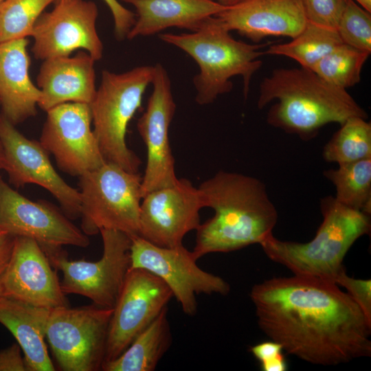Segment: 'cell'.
<instances>
[{
    "instance_id": "cell-16",
    "label": "cell",
    "mask_w": 371,
    "mask_h": 371,
    "mask_svg": "<svg viewBox=\"0 0 371 371\" xmlns=\"http://www.w3.org/2000/svg\"><path fill=\"white\" fill-rule=\"evenodd\" d=\"M0 231L36 241L41 248L87 247L89 238L53 204L33 201L9 186L0 175Z\"/></svg>"
},
{
    "instance_id": "cell-39",
    "label": "cell",
    "mask_w": 371,
    "mask_h": 371,
    "mask_svg": "<svg viewBox=\"0 0 371 371\" xmlns=\"http://www.w3.org/2000/svg\"><path fill=\"white\" fill-rule=\"evenodd\" d=\"M5 164V161L4 152H3L2 144L0 141V170H4Z\"/></svg>"
},
{
    "instance_id": "cell-7",
    "label": "cell",
    "mask_w": 371,
    "mask_h": 371,
    "mask_svg": "<svg viewBox=\"0 0 371 371\" xmlns=\"http://www.w3.org/2000/svg\"><path fill=\"white\" fill-rule=\"evenodd\" d=\"M79 177L81 230L102 229L139 236L142 176L110 162Z\"/></svg>"
},
{
    "instance_id": "cell-29",
    "label": "cell",
    "mask_w": 371,
    "mask_h": 371,
    "mask_svg": "<svg viewBox=\"0 0 371 371\" xmlns=\"http://www.w3.org/2000/svg\"><path fill=\"white\" fill-rule=\"evenodd\" d=\"M56 0H4L0 3V43L32 36L43 10Z\"/></svg>"
},
{
    "instance_id": "cell-14",
    "label": "cell",
    "mask_w": 371,
    "mask_h": 371,
    "mask_svg": "<svg viewBox=\"0 0 371 371\" xmlns=\"http://www.w3.org/2000/svg\"><path fill=\"white\" fill-rule=\"evenodd\" d=\"M153 67V89L146 111L137 124L147 152L146 168L142 177V197L153 190L172 186L178 179L169 140V128L176 111L171 81L161 63Z\"/></svg>"
},
{
    "instance_id": "cell-32",
    "label": "cell",
    "mask_w": 371,
    "mask_h": 371,
    "mask_svg": "<svg viewBox=\"0 0 371 371\" xmlns=\"http://www.w3.org/2000/svg\"><path fill=\"white\" fill-rule=\"evenodd\" d=\"M335 284L347 290L348 295L371 322V280L350 277L344 270L337 277Z\"/></svg>"
},
{
    "instance_id": "cell-9",
    "label": "cell",
    "mask_w": 371,
    "mask_h": 371,
    "mask_svg": "<svg viewBox=\"0 0 371 371\" xmlns=\"http://www.w3.org/2000/svg\"><path fill=\"white\" fill-rule=\"evenodd\" d=\"M112 313L95 304L49 309L45 338L61 370H102Z\"/></svg>"
},
{
    "instance_id": "cell-19",
    "label": "cell",
    "mask_w": 371,
    "mask_h": 371,
    "mask_svg": "<svg viewBox=\"0 0 371 371\" xmlns=\"http://www.w3.org/2000/svg\"><path fill=\"white\" fill-rule=\"evenodd\" d=\"M215 16L229 32L254 42L271 36L293 38L306 24L302 0H243Z\"/></svg>"
},
{
    "instance_id": "cell-38",
    "label": "cell",
    "mask_w": 371,
    "mask_h": 371,
    "mask_svg": "<svg viewBox=\"0 0 371 371\" xmlns=\"http://www.w3.org/2000/svg\"><path fill=\"white\" fill-rule=\"evenodd\" d=\"M242 1L243 0H217V2L224 6L229 7L236 5Z\"/></svg>"
},
{
    "instance_id": "cell-4",
    "label": "cell",
    "mask_w": 371,
    "mask_h": 371,
    "mask_svg": "<svg viewBox=\"0 0 371 371\" xmlns=\"http://www.w3.org/2000/svg\"><path fill=\"white\" fill-rule=\"evenodd\" d=\"M320 209L323 220L311 240H281L272 234L260 245L270 260L293 275L335 283L346 270L343 261L348 250L357 239L370 233V218L341 204L333 196L322 199Z\"/></svg>"
},
{
    "instance_id": "cell-37",
    "label": "cell",
    "mask_w": 371,
    "mask_h": 371,
    "mask_svg": "<svg viewBox=\"0 0 371 371\" xmlns=\"http://www.w3.org/2000/svg\"><path fill=\"white\" fill-rule=\"evenodd\" d=\"M362 8L371 12V0H354Z\"/></svg>"
},
{
    "instance_id": "cell-30",
    "label": "cell",
    "mask_w": 371,
    "mask_h": 371,
    "mask_svg": "<svg viewBox=\"0 0 371 371\" xmlns=\"http://www.w3.org/2000/svg\"><path fill=\"white\" fill-rule=\"evenodd\" d=\"M371 12L346 0L336 30L343 43L371 52Z\"/></svg>"
},
{
    "instance_id": "cell-21",
    "label": "cell",
    "mask_w": 371,
    "mask_h": 371,
    "mask_svg": "<svg viewBox=\"0 0 371 371\" xmlns=\"http://www.w3.org/2000/svg\"><path fill=\"white\" fill-rule=\"evenodd\" d=\"M26 38L0 43V106L16 125L34 116L41 91L29 76Z\"/></svg>"
},
{
    "instance_id": "cell-24",
    "label": "cell",
    "mask_w": 371,
    "mask_h": 371,
    "mask_svg": "<svg viewBox=\"0 0 371 371\" xmlns=\"http://www.w3.org/2000/svg\"><path fill=\"white\" fill-rule=\"evenodd\" d=\"M166 308L104 371H153L169 349L172 334Z\"/></svg>"
},
{
    "instance_id": "cell-28",
    "label": "cell",
    "mask_w": 371,
    "mask_h": 371,
    "mask_svg": "<svg viewBox=\"0 0 371 371\" xmlns=\"http://www.w3.org/2000/svg\"><path fill=\"white\" fill-rule=\"evenodd\" d=\"M370 54L341 43L319 60L312 71L326 82L346 90L360 81L362 68Z\"/></svg>"
},
{
    "instance_id": "cell-27",
    "label": "cell",
    "mask_w": 371,
    "mask_h": 371,
    "mask_svg": "<svg viewBox=\"0 0 371 371\" xmlns=\"http://www.w3.org/2000/svg\"><path fill=\"white\" fill-rule=\"evenodd\" d=\"M366 120L353 117L342 124L324 146V159L339 165L371 157V124Z\"/></svg>"
},
{
    "instance_id": "cell-2",
    "label": "cell",
    "mask_w": 371,
    "mask_h": 371,
    "mask_svg": "<svg viewBox=\"0 0 371 371\" xmlns=\"http://www.w3.org/2000/svg\"><path fill=\"white\" fill-rule=\"evenodd\" d=\"M198 188L204 207L212 208L214 214L196 229L192 251L197 260L260 245L273 234L278 212L258 179L221 170Z\"/></svg>"
},
{
    "instance_id": "cell-33",
    "label": "cell",
    "mask_w": 371,
    "mask_h": 371,
    "mask_svg": "<svg viewBox=\"0 0 371 371\" xmlns=\"http://www.w3.org/2000/svg\"><path fill=\"white\" fill-rule=\"evenodd\" d=\"M250 352L258 361L263 371H286L288 366L282 346L273 340L252 346Z\"/></svg>"
},
{
    "instance_id": "cell-26",
    "label": "cell",
    "mask_w": 371,
    "mask_h": 371,
    "mask_svg": "<svg viewBox=\"0 0 371 371\" xmlns=\"http://www.w3.org/2000/svg\"><path fill=\"white\" fill-rule=\"evenodd\" d=\"M324 176L335 186V199L341 204L368 215L371 213V157L341 164Z\"/></svg>"
},
{
    "instance_id": "cell-40",
    "label": "cell",
    "mask_w": 371,
    "mask_h": 371,
    "mask_svg": "<svg viewBox=\"0 0 371 371\" xmlns=\"http://www.w3.org/2000/svg\"><path fill=\"white\" fill-rule=\"evenodd\" d=\"M3 1H4V0H0V3L2 2Z\"/></svg>"
},
{
    "instance_id": "cell-1",
    "label": "cell",
    "mask_w": 371,
    "mask_h": 371,
    "mask_svg": "<svg viewBox=\"0 0 371 371\" xmlns=\"http://www.w3.org/2000/svg\"><path fill=\"white\" fill-rule=\"evenodd\" d=\"M249 296L261 330L289 355L321 366L371 355V322L335 283L273 278L254 284Z\"/></svg>"
},
{
    "instance_id": "cell-36",
    "label": "cell",
    "mask_w": 371,
    "mask_h": 371,
    "mask_svg": "<svg viewBox=\"0 0 371 371\" xmlns=\"http://www.w3.org/2000/svg\"><path fill=\"white\" fill-rule=\"evenodd\" d=\"M14 236L0 231V298L3 296V280L12 253Z\"/></svg>"
},
{
    "instance_id": "cell-20",
    "label": "cell",
    "mask_w": 371,
    "mask_h": 371,
    "mask_svg": "<svg viewBox=\"0 0 371 371\" xmlns=\"http://www.w3.org/2000/svg\"><path fill=\"white\" fill-rule=\"evenodd\" d=\"M95 60L81 51L74 56L44 60L37 76L41 97L38 106L45 111L67 102L89 104L95 92Z\"/></svg>"
},
{
    "instance_id": "cell-31",
    "label": "cell",
    "mask_w": 371,
    "mask_h": 371,
    "mask_svg": "<svg viewBox=\"0 0 371 371\" xmlns=\"http://www.w3.org/2000/svg\"><path fill=\"white\" fill-rule=\"evenodd\" d=\"M346 0H302L306 21L337 29Z\"/></svg>"
},
{
    "instance_id": "cell-5",
    "label": "cell",
    "mask_w": 371,
    "mask_h": 371,
    "mask_svg": "<svg viewBox=\"0 0 371 371\" xmlns=\"http://www.w3.org/2000/svg\"><path fill=\"white\" fill-rule=\"evenodd\" d=\"M229 32L214 16L194 32L159 35L163 42L181 49L198 64L199 73L193 78L198 104H211L218 96L231 91L230 79L236 76L243 78L246 98L251 78L262 65L258 59L265 54L260 49L271 44L244 43L234 38Z\"/></svg>"
},
{
    "instance_id": "cell-34",
    "label": "cell",
    "mask_w": 371,
    "mask_h": 371,
    "mask_svg": "<svg viewBox=\"0 0 371 371\" xmlns=\"http://www.w3.org/2000/svg\"><path fill=\"white\" fill-rule=\"evenodd\" d=\"M109 8L114 23V34L117 41L127 38L135 21V14L124 7L117 0H103Z\"/></svg>"
},
{
    "instance_id": "cell-17",
    "label": "cell",
    "mask_w": 371,
    "mask_h": 371,
    "mask_svg": "<svg viewBox=\"0 0 371 371\" xmlns=\"http://www.w3.org/2000/svg\"><path fill=\"white\" fill-rule=\"evenodd\" d=\"M0 141L5 155L4 170L10 183L17 188L28 183L43 187L56 199L70 220L80 217V191L58 174L40 142L27 138L2 114Z\"/></svg>"
},
{
    "instance_id": "cell-6",
    "label": "cell",
    "mask_w": 371,
    "mask_h": 371,
    "mask_svg": "<svg viewBox=\"0 0 371 371\" xmlns=\"http://www.w3.org/2000/svg\"><path fill=\"white\" fill-rule=\"evenodd\" d=\"M154 67H135L116 74L102 73L101 81L89 104L93 132L106 162L137 173L141 160L126 142L127 126L140 108L143 95L153 78Z\"/></svg>"
},
{
    "instance_id": "cell-15",
    "label": "cell",
    "mask_w": 371,
    "mask_h": 371,
    "mask_svg": "<svg viewBox=\"0 0 371 371\" xmlns=\"http://www.w3.org/2000/svg\"><path fill=\"white\" fill-rule=\"evenodd\" d=\"M201 194L187 179L145 194L141 201L139 236L159 247L182 245L184 236L200 225Z\"/></svg>"
},
{
    "instance_id": "cell-35",
    "label": "cell",
    "mask_w": 371,
    "mask_h": 371,
    "mask_svg": "<svg viewBox=\"0 0 371 371\" xmlns=\"http://www.w3.org/2000/svg\"><path fill=\"white\" fill-rule=\"evenodd\" d=\"M18 343L0 350V371H27Z\"/></svg>"
},
{
    "instance_id": "cell-18",
    "label": "cell",
    "mask_w": 371,
    "mask_h": 371,
    "mask_svg": "<svg viewBox=\"0 0 371 371\" xmlns=\"http://www.w3.org/2000/svg\"><path fill=\"white\" fill-rule=\"evenodd\" d=\"M56 271L36 241L14 237L3 276V296L45 308L67 306Z\"/></svg>"
},
{
    "instance_id": "cell-13",
    "label": "cell",
    "mask_w": 371,
    "mask_h": 371,
    "mask_svg": "<svg viewBox=\"0 0 371 371\" xmlns=\"http://www.w3.org/2000/svg\"><path fill=\"white\" fill-rule=\"evenodd\" d=\"M91 124L88 104L67 102L47 111L39 142L69 175L80 177L106 162Z\"/></svg>"
},
{
    "instance_id": "cell-23",
    "label": "cell",
    "mask_w": 371,
    "mask_h": 371,
    "mask_svg": "<svg viewBox=\"0 0 371 371\" xmlns=\"http://www.w3.org/2000/svg\"><path fill=\"white\" fill-rule=\"evenodd\" d=\"M49 309L5 296L0 298V324L20 346L27 371L55 370L45 341Z\"/></svg>"
},
{
    "instance_id": "cell-8",
    "label": "cell",
    "mask_w": 371,
    "mask_h": 371,
    "mask_svg": "<svg viewBox=\"0 0 371 371\" xmlns=\"http://www.w3.org/2000/svg\"><path fill=\"white\" fill-rule=\"evenodd\" d=\"M102 256L95 262L71 260L62 247L42 248L51 265L62 272L61 287L65 294H78L93 304L113 308L131 267L132 237L120 231L100 230Z\"/></svg>"
},
{
    "instance_id": "cell-12",
    "label": "cell",
    "mask_w": 371,
    "mask_h": 371,
    "mask_svg": "<svg viewBox=\"0 0 371 371\" xmlns=\"http://www.w3.org/2000/svg\"><path fill=\"white\" fill-rule=\"evenodd\" d=\"M98 16L93 1L56 0L54 9L43 12L34 25V57L44 60L82 49L95 61L101 59L104 47L96 30Z\"/></svg>"
},
{
    "instance_id": "cell-10",
    "label": "cell",
    "mask_w": 371,
    "mask_h": 371,
    "mask_svg": "<svg viewBox=\"0 0 371 371\" xmlns=\"http://www.w3.org/2000/svg\"><path fill=\"white\" fill-rule=\"evenodd\" d=\"M130 256V267L144 269L160 278L187 315L197 313L196 295H225L230 291L224 279L200 268L192 251L183 244L159 247L136 236L132 237Z\"/></svg>"
},
{
    "instance_id": "cell-11",
    "label": "cell",
    "mask_w": 371,
    "mask_h": 371,
    "mask_svg": "<svg viewBox=\"0 0 371 371\" xmlns=\"http://www.w3.org/2000/svg\"><path fill=\"white\" fill-rule=\"evenodd\" d=\"M172 297L169 287L157 276L130 267L113 308L104 363L117 357L168 307Z\"/></svg>"
},
{
    "instance_id": "cell-22",
    "label": "cell",
    "mask_w": 371,
    "mask_h": 371,
    "mask_svg": "<svg viewBox=\"0 0 371 371\" xmlns=\"http://www.w3.org/2000/svg\"><path fill=\"white\" fill-rule=\"evenodd\" d=\"M132 5L135 21L127 38L149 36L168 28L194 32L227 7L214 0H121Z\"/></svg>"
},
{
    "instance_id": "cell-3",
    "label": "cell",
    "mask_w": 371,
    "mask_h": 371,
    "mask_svg": "<svg viewBox=\"0 0 371 371\" xmlns=\"http://www.w3.org/2000/svg\"><path fill=\"white\" fill-rule=\"evenodd\" d=\"M276 100L267 115L268 124L302 139L309 140L330 123L340 125L368 114L346 89L337 87L311 69L279 68L260 85L259 109Z\"/></svg>"
},
{
    "instance_id": "cell-25",
    "label": "cell",
    "mask_w": 371,
    "mask_h": 371,
    "mask_svg": "<svg viewBox=\"0 0 371 371\" xmlns=\"http://www.w3.org/2000/svg\"><path fill=\"white\" fill-rule=\"evenodd\" d=\"M341 43L335 29L306 21L302 31L291 41L270 44L264 54L291 58L302 67L312 70L319 60Z\"/></svg>"
}]
</instances>
